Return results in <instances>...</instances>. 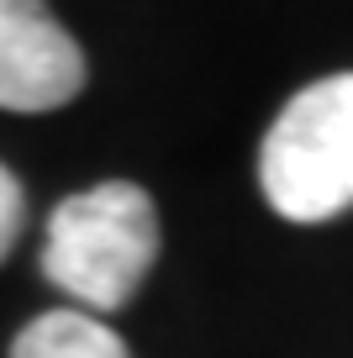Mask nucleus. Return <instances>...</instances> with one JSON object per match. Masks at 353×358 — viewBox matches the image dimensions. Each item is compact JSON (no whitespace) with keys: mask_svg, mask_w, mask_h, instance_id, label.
Listing matches in <instances>:
<instances>
[{"mask_svg":"<svg viewBox=\"0 0 353 358\" xmlns=\"http://www.w3.org/2000/svg\"><path fill=\"white\" fill-rule=\"evenodd\" d=\"M258 185L285 222H327L353 206V74L285 101L258 148Z\"/></svg>","mask_w":353,"mask_h":358,"instance_id":"nucleus-2","label":"nucleus"},{"mask_svg":"<svg viewBox=\"0 0 353 358\" xmlns=\"http://www.w3.org/2000/svg\"><path fill=\"white\" fill-rule=\"evenodd\" d=\"M11 358H132V348L90 311H43L16 332Z\"/></svg>","mask_w":353,"mask_h":358,"instance_id":"nucleus-4","label":"nucleus"},{"mask_svg":"<svg viewBox=\"0 0 353 358\" xmlns=\"http://www.w3.org/2000/svg\"><path fill=\"white\" fill-rule=\"evenodd\" d=\"M85 90V53L43 0H0V111H58Z\"/></svg>","mask_w":353,"mask_h":358,"instance_id":"nucleus-3","label":"nucleus"},{"mask_svg":"<svg viewBox=\"0 0 353 358\" xmlns=\"http://www.w3.org/2000/svg\"><path fill=\"white\" fill-rule=\"evenodd\" d=\"M158 258V211L148 190L106 179L58 201L43 237V274L79 311H122Z\"/></svg>","mask_w":353,"mask_h":358,"instance_id":"nucleus-1","label":"nucleus"},{"mask_svg":"<svg viewBox=\"0 0 353 358\" xmlns=\"http://www.w3.org/2000/svg\"><path fill=\"white\" fill-rule=\"evenodd\" d=\"M22 222H27V195H22V185H16V174L0 164V258L16 248Z\"/></svg>","mask_w":353,"mask_h":358,"instance_id":"nucleus-5","label":"nucleus"}]
</instances>
